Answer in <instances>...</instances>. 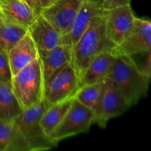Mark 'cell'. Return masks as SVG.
I'll return each mask as SVG.
<instances>
[{
    "mask_svg": "<svg viewBox=\"0 0 151 151\" xmlns=\"http://www.w3.org/2000/svg\"><path fill=\"white\" fill-rule=\"evenodd\" d=\"M114 47L106 35L104 15L94 16L85 32L71 49V65L80 81L95 56L102 52L111 51Z\"/></svg>",
    "mask_w": 151,
    "mask_h": 151,
    "instance_id": "cell-1",
    "label": "cell"
},
{
    "mask_svg": "<svg viewBox=\"0 0 151 151\" xmlns=\"http://www.w3.org/2000/svg\"><path fill=\"white\" fill-rule=\"evenodd\" d=\"M107 78L115 83L131 106L146 96L150 79L140 70L133 57L126 55L115 56Z\"/></svg>",
    "mask_w": 151,
    "mask_h": 151,
    "instance_id": "cell-2",
    "label": "cell"
},
{
    "mask_svg": "<svg viewBox=\"0 0 151 151\" xmlns=\"http://www.w3.org/2000/svg\"><path fill=\"white\" fill-rule=\"evenodd\" d=\"M11 86L22 110L44 98V78L39 57L12 77Z\"/></svg>",
    "mask_w": 151,
    "mask_h": 151,
    "instance_id": "cell-3",
    "label": "cell"
},
{
    "mask_svg": "<svg viewBox=\"0 0 151 151\" xmlns=\"http://www.w3.org/2000/svg\"><path fill=\"white\" fill-rule=\"evenodd\" d=\"M50 106L44 98L33 106L24 109L14 119L30 151L50 150L58 144L46 135L41 125V116Z\"/></svg>",
    "mask_w": 151,
    "mask_h": 151,
    "instance_id": "cell-4",
    "label": "cell"
},
{
    "mask_svg": "<svg viewBox=\"0 0 151 151\" xmlns=\"http://www.w3.org/2000/svg\"><path fill=\"white\" fill-rule=\"evenodd\" d=\"M94 112L73 97L72 104L60 123L52 133L50 137L55 142L68 137L88 133L94 123Z\"/></svg>",
    "mask_w": 151,
    "mask_h": 151,
    "instance_id": "cell-5",
    "label": "cell"
},
{
    "mask_svg": "<svg viewBox=\"0 0 151 151\" xmlns=\"http://www.w3.org/2000/svg\"><path fill=\"white\" fill-rule=\"evenodd\" d=\"M131 105L112 80L106 78L102 81L101 94L97 109L94 111V123L106 128L110 119L125 113Z\"/></svg>",
    "mask_w": 151,
    "mask_h": 151,
    "instance_id": "cell-6",
    "label": "cell"
},
{
    "mask_svg": "<svg viewBox=\"0 0 151 151\" xmlns=\"http://www.w3.org/2000/svg\"><path fill=\"white\" fill-rule=\"evenodd\" d=\"M151 51V23L145 18H135L134 26L123 41L111 52L116 55L133 56Z\"/></svg>",
    "mask_w": 151,
    "mask_h": 151,
    "instance_id": "cell-7",
    "label": "cell"
},
{
    "mask_svg": "<svg viewBox=\"0 0 151 151\" xmlns=\"http://www.w3.org/2000/svg\"><path fill=\"white\" fill-rule=\"evenodd\" d=\"M80 87V80L71 63L52 78L44 87V97L50 105L73 98Z\"/></svg>",
    "mask_w": 151,
    "mask_h": 151,
    "instance_id": "cell-8",
    "label": "cell"
},
{
    "mask_svg": "<svg viewBox=\"0 0 151 151\" xmlns=\"http://www.w3.org/2000/svg\"><path fill=\"white\" fill-rule=\"evenodd\" d=\"M105 24L108 38L118 45L132 29L136 16L131 4L105 10Z\"/></svg>",
    "mask_w": 151,
    "mask_h": 151,
    "instance_id": "cell-9",
    "label": "cell"
},
{
    "mask_svg": "<svg viewBox=\"0 0 151 151\" xmlns=\"http://www.w3.org/2000/svg\"><path fill=\"white\" fill-rule=\"evenodd\" d=\"M85 0H55L43 9L41 16L63 35L69 29Z\"/></svg>",
    "mask_w": 151,
    "mask_h": 151,
    "instance_id": "cell-10",
    "label": "cell"
},
{
    "mask_svg": "<svg viewBox=\"0 0 151 151\" xmlns=\"http://www.w3.org/2000/svg\"><path fill=\"white\" fill-rule=\"evenodd\" d=\"M27 32L36 47L39 57L61 44V34L41 15L28 27Z\"/></svg>",
    "mask_w": 151,
    "mask_h": 151,
    "instance_id": "cell-11",
    "label": "cell"
},
{
    "mask_svg": "<svg viewBox=\"0 0 151 151\" xmlns=\"http://www.w3.org/2000/svg\"><path fill=\"white\" fill-rule=\"evenodd\" d=\"M104 13L105 10L101 5L85 0L69 29L61 35V44L72 49L87 29L91 19L94 16L104 15Z\"/></svg>",
    "mask_w": 151,
    "mask_h": 151,
    "instance_id": "cell-12",
    "label": "cell"
},
{
    "mask_svg": "<svg viewBox=\"0 0 151 151\" xmlns=\"http://www.w3.org/2000/svg\"><path fill=\"white\" fill-rule=\"evenodd\" d=\"M38 57L39 55L36 47L27 32L7 53L12 76Z\"/></svg>",
    "mask_w": 151,
    "mask_h": 151,
    "instance_id": "cell-13",
    "label": "cell"
},
{
    "mask_svg": "<svg viewBox=\"0 0 151 151\" xmlns=\"http://www.w3.org/2000/svg\"><path fill=\"white\" fill-rule=\"evenodd\" d=\"M44 78V87L53 76L72 61V50L68 46L60 44L39 57Z\"/></svg>",
    "mask_w": 151,
    "mask_h": 151,
    "instance_id": "cell-14",
    "label": "cell"
},
{
    "mask_svg": "<svg viewBox=\"0 0 151 151\" xmlns=\"http://www.w3.org/2000/svg\"><path fill=\"white\" fill-rule=\"evenodd\" d=\"M114 58L115 55L111 51L102 52L95 56L87 66L80 81V86L100 82L107 78L111 70Z\"/></svg>",
    "mask_w": 151,
    "mask_h": 151,
    "instance_id": "cell-15",
    "label": "cell"
},
{
    "mask_svg": "<svg viewBox=\"0 0 151 151\" xmlns=\"http://www.w3.org/2000/svg\"><path fill=\"white\" fill-rule=\"evenodd\" d=\"M0 16L4 20L27 28L35 17L22 0H0Z\"/></svg>",
    "mask_w": 151,
    "mask_h": 151,
    "instance_id": "cell-16",
    "label": "cell"
},
{
    "mask_svg": "<svg viewBox=\"0 0 151 151\" xmlns=\"http://www.w3.org/2000/svg\"><path fill=\"white\" fill-rule=\"evenodd\" d=\"M0 151H30L14 120L0 119Z\"/></svg>",
    "mask_w": 151,
    "mask_h": 151,
    "instance_id": "cell-17",
    "label": "cell"
},
{
    "mask_svg": "<svg viewBox=\"0 0 151 151\" xmlns=\"http://www.w3.org/2000/svg\"><path fill=\"white\" fill-rule=\"evenodd\" d=\"M22 111L11 85L0 81V119L13 121Z\"/></svg>",
    "mask_w": 151,
    "mask_h": 151,
    "instance_id": "cell-18",
    "label": "cell"
},
{
    "mask_svg": "<svg viewBox=\"0 0 151 151\" xmlns=\"http://www.w3.org/2000/svg\"><path fill=\"white\" fill-rule=\"evenodd\" d=\"M73 98L68 99L56 104L50 105L41 119V125L46 135L50 137L56 127L60 123L66 114L69 111Z\"/></svg>",
    "mask_w": 151,
    "mask_h": 151,
    "instance_id": "cell-19",
    "label": "cell"
},
{
    "mask_svg": "<svg viewBox=\"0 0 151 151\" xmlns=\"http://www.w3.org/2000/svg\"><path fill=\"white\" fill-rule=\"evenodd\" d=\"M27 33V28L0 16V51L7 55L10 49Z\"/></svg>",
    "mask_w": 151,
    "mask_h": 151,
    "instance_id": "cell-20",
    "label": "cell"
},
{
    "mask_svg": "<svg viewBox=\"0 0 151 151\" xmlns=\"http://www.w3.org/2000/svg\"><path fill=\"white\" fill-rule=\"evenodd\" d=\"M101 88L102 81L83 85L79 87L74 96V98L94 112L98 106Z\"/></svg>",
    "mask_w": 151,
    "mask_h": 151,
    "instance_id": "cell-21",
    "label": "cell"
},
{
    "mask_svg": "<svg viewBox=\"0 0 151 151\" xmlns=\"http://www.w3.org/2000/svg\"><path fill=\"white\" fill-rule=\"evenodd\" d=\"M12 77L7 55L0 51V81L11 85Z\"/></svg>",
    "mask_w": 151,
    "mask_h": 151,
    "instance_id": "cell-22",
    "label": "cell"
},
{
    "mask_svg": "<svg viewBox=\"0 0 151 151\" xmlns=\"http://www.w3.org/2000/svg\"><path fill=\"white\" fill-rule=\"evenodd\" d=\"M131 4V0H104L102 7L104 10H110L114 7L128 5Z\"/></svg>",
    "mask_w": 151,
    "mask_h": 151,
    "instance_id": "cell-23",
    "label": "cell"
},
{
    "mask_svg": "<svg viewBox=\"0 0 151 151\" xmlns=\"http://www.w3.org/2000/svg\"><path fill=\"white\" fill-rule=\"evenodd\" d=\"M22 1L31 9L35 18L41 14L43 8L41 7L40 0H22Z\"/></svg>",
    "mask_w": 151,
    "mask_h": 151,
    "instance_id": "cell-24",
    "label": "cell"
},
{
    "mask_svg": "<svg viewBox=\"0 0 151 151\" xmlns=\"http://www.w3.org/2000/svg\"><path fill=\"white\" fill-rule=\"evenodd\" d=\"M55 1V0H40V2H41L42 8L44 9L48 7V6H50L51 4H52Z\"/></svg>",
    "mask_w": 151,
    "mask_h": 151,
    "instance_id": "cell-25",
    "label": "cell"
},
{
    "mask_svg": "<svg viewBox=\"0 0 151 151\" xmlns=\"http://www.w3.org/2000/svg\"><path fill=\"white\" fill-rule=\"evenodd\" d=\"M90 1H92V2L96 3L97 4H100V5H102V4L103 3L104 0H88Z\"/></svg>",
    "mask_w": 151,
    "mask_h": 151,
    "instance_id": "cell-26",
    "label": "cell"
},
{
    "mask_svg": "<svg viewBox=\"0 0 151 151\" xmlns=\"http://www.w3.org/2000/svg\"></svg>",
    "mask_w": 151,
    "mask_h": 151,
    "instance_id": "cell-27",
    "label": "cell"
}]
</instances>
